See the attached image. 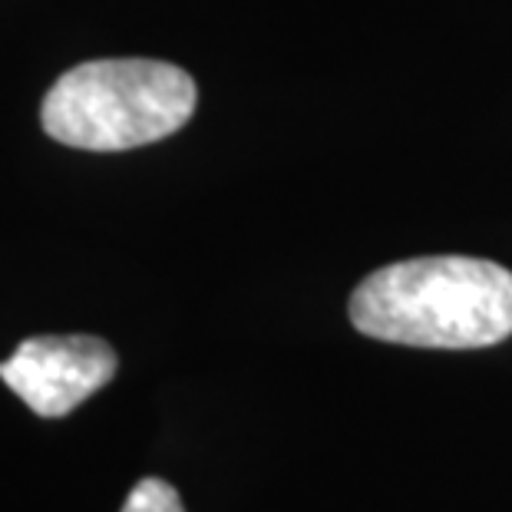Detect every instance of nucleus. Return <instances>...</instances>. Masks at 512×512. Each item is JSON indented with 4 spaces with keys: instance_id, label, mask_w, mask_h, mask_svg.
I'll return each mask as SVG.
<instances>
[{
    "instance_id": "f257e3e1",
    "label": "nucleus",
    "mask_w": 512,
    "mask_h": 512,
    "mask_svg": "<svg viewBox=\"0 0 512 512\" xmlns=\"http://www.w3.org/2000/svg\"><path fill=\"white\" fill-rule=\"evenodd\" d=\"M351 324L387 344L493 347L512 334V271L466 255L394 261L354 288Z\"/></svg>"
},
{
    "instance_id": "f03ea898",
    "label": "nucleus",
    "mask_w": 512,
    "mask_h": 512,
    "mask_svg": "<svg viewBox=\"0 0 512 512\" xmlns=\"http://www.w3.org/2000/svg\"><path fill=\"white\" fill-rule=\"evenodd\" d=\"M195 80L162 60H90L43 96V133L86 152H123L159 143L195 113Z\"/></svg>"
},
{
    "instance_id": "7ed1b4c3",
    "label": "nucleus",
    "mask_w": 512,
    "mask_h": 512,
    "mask_svg": "<svg viewBox=\"0 0 512 512\" xmlns=\"http://www.w3.org/2000/svg\"><path fill=\"white\" fill-rule=\"evenodd\" d=\"M116 351L93 334L27 337L0 364V380L43 420L67 417L116 377Z\"/></svg>"
},
{
    "instance_id": "20e7f679",
    "label": "nucleus",
    "mask_w": 512,
    "mask_h": 512,
    "mask_svg": "<svg viewBox=\"0 0 512 512\" xmlns=\"http://www.w3.org/2000/svg\"><path fill=\"white\" fill-rule=\"evenodd\" d=\"M123 512H185V506L176 493V486H169L166 479L146 476L133 486Z\"/></svg>"
}]
</instances>
